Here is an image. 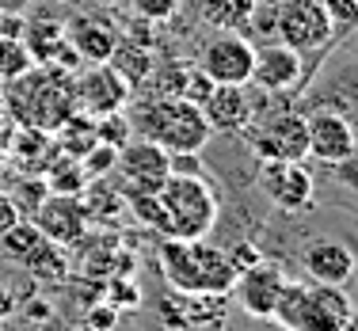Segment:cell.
<instances>
[{"instance_id":"cell-34","label":"cell","mask_w":358,"mask_h":331,"mask_svg":"<svg viewBox=\"0 0 358 331\" xmlns=\"http://www.w3.org/2000/svg\"><path fill=\"white\" fill-rule=\"evenodd\" d=\"M12 312H15V293L8 290L4 282H0V320H8Z\"/></svg>"},{"instance_id":"cell-21","label":"cell","mask_w":358,"mask_h":331,"mask_svg":"<svg viewBox=\"0 0 358 331\" xmlns=\"http://www.w3.org/2000/svg\"><path fill=\"white\" fill-rule=\"evenodd\" d=\"M107 65L115 69L118 76H122L126 84H130L134 91L145 84V76L152 73V54H149V46H141V42H130V38H122L118 35L115 42V50H110V57H107Z\"/></svg>"},{"instance_id":"cell-7","label":"cell","mask_w":358,"mask_h":331,"mask_svg":"<svg viewBox=\"0 0 358 331\" xmlns=\"http://www.w3.org/2000/svg\"><path fill=\"white\" fill-rule=\"evenodd\" d=\"M248 149L259 160H305L309 156V133H305V115L297 110H275L248 122Z\"/></svg>"},{"instance_id":"cell-2","label":"cell","mask_w":358,"mask_h":331,"mask_svg":"<svg viewBox=\"0 0 358 331\" xmlns=\"http://www.w3.org/2000/svg\"><path fill=\"white\" fill-rule=\"evenodd\" d=\"M8 115L23 126L54 133L73 115V73L54 65H31L8 80Z\"/></svg>"},{"instance_id":"cell-10","label":"cell","mask_w":358,"mask_h":331,"mask_svg":"<svg viewBox=\"0 0 358 331\" xmlns=\"http://www.w3.org/2000/svg\"><path fill=\"white\" fill-rule=\"evenodd\" d=\"M115 172H118V194L130 198V194H157L160 183L172 175V168H168V152L157 141L130 138L115 156Z\"/></svg>"},{"instance_id":"cell-6","label":"cell","mask_w":358,"mask_h":331,"mask_svg":"<svg viewBox=\"0 0 358 331\" xmlns=\"http://www.w3.org/2000/svg\"><path fill=\"white\" fill-rule=\"evenodd\" d=\"M275 38L301 57H324L339 42V31L320 0H278Z\"/></svg>"},{"instance_id":"cell-35","label":"cell","mask_w":358,"mask_h":331,"mask_svg":"<svg viewBox=\"0 0 358 331\" xmlns=\"http://www.w3.org/2000/svg\"><path fill=\"white\" fill-rule=\"evenodd\" d=\"M110 297H118L122 304H138V293H134L130 282H115V293H110Z\"/></svg>"},{"instance_id":"cell-5","label":"cell","mask_w":358,"mask_h":331,"mask_svg":"<svg viewBox=\"0 0 358 331\" xmlns=\"http://www.w3.org/2000/svg\"><path fill=\"white\" fill-rule=\"evenodd\" d=\"M271 324L286 331H343L347 324H355V301L347 297L343 286L286 278L278 304L271 312Z\"/></svg>"},{"instance_id":"cell-20","label":"cell","mask_w":358,"mask_h":331,"mask_svg":"<svg viewBox=\"0 0 358 331\" xmlns=\"http://www.w3.org/2000/svg\"><path fill=\"white\" fill-rule=\"evenodd\" d=\"M20 263L27 267V274L35 278V282L54 286V282H65V274H69V248H62V244H54V240L42 236Z\"/></svg>"},{"instance_id":"cell-32","label":"cell","mask_w":358,"mask_h":331,"mask_svg":"<svg viewBox=\"0 0 358 331\" xmlns=\"http://www.w3.org/2000/svg\"><path fill=\"white\" fill-rule=\"evenodd\" d=\"M115 324H118V309H103V304H99V309L88 312V328L92 331H110Z\"/></svg>"},{"instance_id":"cell-15","label":"cell","mask_w":358,"mask_h":331,"mask_svg":"<svg viewBox=\"0 0 358 331\" xmlns=\"http://www.w3.org/2000/svg\"><path fill=\"white\" fill-rule=\"evenodd\" d=\"M286 286V270L278 267V263H252L248 270H241L233 282V293H236V304H241L248 316L255 320H271V312H275L278 304V293H282Z\"/></svg>"},{"instance_id":"cell-27","label":"cell","mask_w":358,"mask_h":331,"mask_svg":"<svg viewBox=\"0 0 358 331\" xmlns=\"http://www.w3.org/2000/svg\"><path fill=\"white\" fill-rule=\"evenodd\" d=\"M115 156H118V149H115V145H103V141H96V145H92V149L80 156L84 179H103L110 168H115Z\"/></svg>"},{"instance_id":"cell-4","label":"cell","mask_w":358,"mask_h":331,"mask_svg":"<svg viewBox=\"0 0 358 331\" xmlns=\"http://www.w3.org/2000/svg\"><path fill=\"white\" fill-rule=\"evenodd\" d=\"M160 236L168 240H206L217 225L221 202L206 175H168L157 191Z\"/></svg>"},{"instance_id":"cell-30","label":"cell","mask_w":358,"mask_h":331,"mask_svg":"<svg viewBox=\"0 0 358 331\" xmlns=\"http://www.w3.org/2000/svg\"><path fill=\"white\" fill-rule=\"evenodd\" d=\"M320 4L328 8V15H331V23H336L339 38L351 35V27L358 20V0H320Z\"/></svg>"},{"instance_id":"cell-12","label":"cell","mask_w":358,"mask_h":331,"mask_svg":"<svg viewBox=\"0 0 358 331\" xmlns=\"http://www.w3.org/2000/svg\"><path fill=\"white\" fill-rule=\"evenodd\" d=\"M309 80V65L297 50L282 46L278 38H271L267 46H255V65H252V84L263 88L267 96H289L301 91Z\"/></svg>"},{"instance_id":"cell-3","label":"cell","mask_w":358,"mask_h":331,"mask_svg":"<svg viewBox=\"0 0 358 331\" xmlns=\"http://www.w3.org/2000/svg\"><path fill=\"white\" fill-rule=\"evenodd\" d=\"M130 126H134V138L157 141L164 152H202L214 138L202 107L183 96L145 99L130 115Z\"/></svg>"},{"instance_id":"cell-16","label":"cell","mask_w":358,"mask_h":331,"mask_svg":"<svg viewBox=\"0 0 358 331\" xmlns=\"http://www.w3.org/2000/svg\"><path fill=\"white\" fill-rule=\"evenodd\" d=\"M199 107L214 133H244L255 118L248 84H210L206 96L199 99Z\"/></svg>"},{"instance_id":"cell-1","label":"cell","mask_w":358,"mask_h":331,"mask_svg":"<svg viewBox=\"0 0 358 331\" xmlns=\"http://www.w3.org/2000/svg\"><path fill=\"white\" fill-rule=\"evenodd\" d=\"M160 274L172 293L191 297H229L236 282V270L225 248L206 240H168L160 244Z\"/></svg>"},{"instance_id":"cell-22","label":"cell","mask_w":358,"mask_h":331,"mask_svg":"<svg viewBox=\"0 0 358 331\" xmlns=\"http://www.w3.org/2000/svg\"><path fill=\"white\" fill-rule=\"evenodd\" d=\"M252 8H255V0H202L199 20L210 31H244Z\"/></svg>"},{"instance_id":"cell-29","label":"cell","mask_w":358,"mask_h":331,"mask_svg":"<svg viewBox=\"0 0 358 331\" xmlns=\"http://www.w3.org/2000/svg\"><path fill=\"white\" fill-rule=\"evenodd\" d=\"M126 206H130V214H134L138 225L160 228V202H157V194H130V198H126Z\"/></svg>"},{"instance_id":"cell-18","label":"cell","mask_w":358,"mask_h":331,"mask_svg":"<svg viewBox=\"0 0 358 331\" xmlns=\"http://www.w3.org/2000/svg\"><path fill=\"white\" fill-rule=\"evenodd\" d=\"M65 42L80 57V65H99L115 50L118 27L110 20H103V15H76V20L65 23Z\"/></svg>"},{"instance_id":"cell-37","label":"cell","mask_w":358,"mask_h":331,"mask_svg":"<svg viewBox=\"0 0 358 331\" xmlns=\"http://www.w3.org/2000/svg\"><path fill=\"white\" fill-rule=\"evenodd\" d=\"M57 4H76V0H57Z\"/></svg>"},{"instance_id":"cell-14","label":"cell","mask_w":358,"mask_h":331,"mask_svg":"<svg viewBox=\"0 0 358 331\" xmlns=\"http://www.w3.org/2000/svg\"><path fill=\"white\" fill-rule=\"evenodd\" d=\"M35 228L46 240L62 244V248H73L84 233H88V209H84L80 194H57L50 191L46 198L38 202V209L31 214Z\"/></svg>"},{"instance_id":"cell-11","label":"cell","mask_w":358,"mask_h":331,"mask_svg":"<svg viewBox=\"0 0 358 331\" xmlns=\"http://www.w3.org/2000/svg\"><path fill=\"white\" fill-rule=\"evenodd\" d=\"M259 186L271 198V206H278L282 214H305L317 206V183H313L309 168L301 160H263Z\"/></svg>"},{"instance_id":"cell-26","label":"cell","mask_w":358,"mask_h":331,"mask_svg":"<svg viewBox=\"0 0 358 331\" xmlns=\"http://www.w3.org/2000/svg\"><path fill=\"white\" fill-rule=\"evenodd\" d=\"M12 194V202H15V209H20V217H31L38 209V202L50 194V186L46 179H35V175H27L23 183H15V191H8Z\"/></svg>"},{"instance_id":"cell-25","label":"cell","mask_w":358,"mask_h":331,"mask_svg":"<svg viewBox=\"0 0 358 331\" xmlns=\"http://www.w3.org/2000/svg\"><path fill=\"white\" fill-rule=\"evenodd\" d=\"M31 54L20 38H0V80H15L20 73L31 69Z\"/></svg>"},{"instance_id":"cell-23","label":"cell","mask_w":358,"mask_h":331,"mask_svg":"<svg viewBox=\"0 0 358 331\" xmlns=\"http://www.w3.org/2000/svg\"><path fill=\"white\" fill-rule=\"evenodd\" d=\"M38 240H42V233L35 228V221H31V217H20L12 228H4V233H0V251H4L8 259L20 263Z\"/></svg>"},{"instance_id":"cell-33","label":"cell","mask_w":358,"mask_h":331,"mask_svg":"<svg viewBox=\"0 0 358 331\" xmlns=\"http://www.w3.org/2000/svg\"><path fill=\"white\" fill-rule=\"evenodd\" d=\"M15 221H20V209H15L12 194H8V191H0V233H4V228H12Z\"/></svg>"},{"instance_id":"cell-17","label":"cell","mask_w":358,"mask_h":331,"mask_svg":"<svg viewBox=\"0 0 358 331\" xmlns=\"http://www.w3.org/2000/svg\"><path fill=\"white\" fill-rule=\"evenodd\" d=\"M301 270L309 282L320 286H347L355 278V251L339 240H313L301 251Z\"/></svg>"},{"instance_id":"cell-28","label":"cell","mask_w":358,"mask_h":331,"mask_svg":"<svg viewBox=\"0 0 358 331\" xmlns=\"http://www.w3.org/2000/svg\"><path fill=\"white\" fill-rule=\"evenodd\" d=\"M134 15L145 23H172L183 8V0H130Z\"/></svg>"},{"instance_id":"cell-8","label":"cell","mask_w":358,"mask_h":331,"mask_svg":"<svg viewBox=\"0 0 358 331\" xmlns=\"http://www.w3.org/2000/svg\"><path fill=\"white\" fill-rule=\"evenodd\" d=\"M210 84H252L255 46L244 31H214L199 50V61Z\"/></svg>"},{"instance_id":"cell-36","label":"cell","mask_w":358,"mask_h":331,"mask_svg":"<svg viewBox=\"0 0 358 331\" xmlns=\"http://www.w3.org/2000/svg\"><path fill=\"white\" fill-rule=\"evenodd\" d=\"M31 8V0H0V12L4 15H23Z\"/></svg>"},{"instance_id":"cell-9","label":"cell","mask_w":358,"mask_h":331,"mask_svg":"<svg viewBox=\"0 0 358 331\" xmlns=\"http://www.w3.org/2000/svg\"><path fill=\"white\" fill-rule=\"evenodd\" d=\"M130 99H134V88L107 61L80 65L73 73V110H80V115L103 118V115H115V110H126Z\"/></svg>"},{"instance_id":"cell-24","label":"cell","mask_w":358,"mask_h":331,"mask_svg":"<svg viewBox=\"0 0 358 331\" xmlns=\"http://www.w3.org/2000/svg\"><path fill=\"white\" fill-rule=\"evenodd\" d=\"M130 138H134V126H130V115H126V110H115V115L96 118V141L122 149Z\"/></svg>"},{"instance_id":"cell-38","label":"cell","mask_w":358,"mask_h":331,"mask_svg":"<svg viewBox=\"0 0 358 331\" xmlns=\"http://www.w3.org/2000/svg\"><path fill=\"white\" fill-rule=\"evenodd\" d=\"M343 331H355V324H347V328H343Z\"/></svg>"},{"instance_id":"cell-13","label":"cell","mask_w":358,"mask_h":331,"mask_svg":"<svg viewBox=\"0 0 358 331\" xmlns=\"http://www.w3.org/2000/svg\"><path fill=\"white\" fill-rule=\"evenodd\" d=\"M305 133H309V156L320 160V164L336 168V164L355 160L358 138H355L351 115H339V110L320 107L317 115L305 118Z\"/></svg>"},{"instance_id":"cell-31","label":"cell","mask_w":358,"mask_h":331,"mask_svg":"<svg viewBox=\"0 0 358 331\" xmlns=\"http://www.w3.org/2000/svg\"><path fill=\"white\" fill-rule=\"evenodd\" d=\"M225 256H229V263H233V270L241 274V270H248L252 263H259V259H263V251L255 248V244H248V240H244V244H236V248H229Z\"/></svg>"},{"instance_id":"cell-19","label":"cell","mask_w":358,"mask_h":331,"mask_svg":"<svg viewBox=\"0 0 358 331\" xmlns=\"http://www.w3.org/2000/svg\"><path fill=\"white\" fill-rule=\"evenodd\" d=\"M20 42L27 46V54L35 65H50L54 54L62 50V42H65V23L54 20V15H31V20L23 23Z\"/></svg>"}]
</instances>
